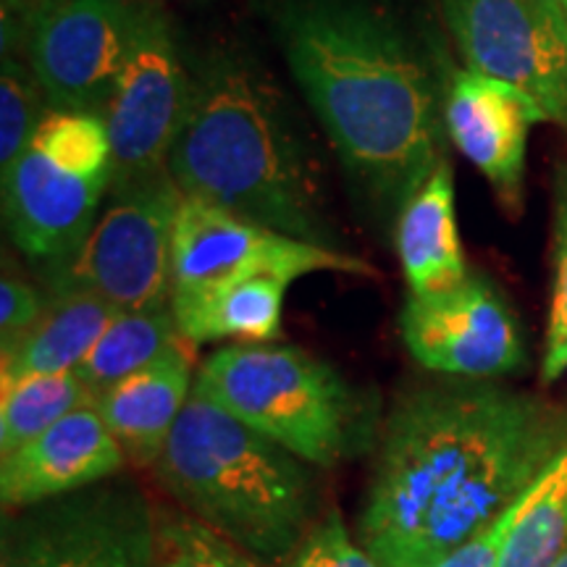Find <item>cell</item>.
Segmentation results:
<instances>
[{"label":"cell","mask_w":567,"mask_h":567,"mask_svg":"<svg viewBox=\"0 0 567 567\" xmlns=\"http://www.w3.org/2000/svg\"><path fill=\"white\" fill-rule=\"evenodd\" d=\"M567 450V408L460 381L415 389L389 415L360 544L379 567H436L476 538Z\"/></svg>","instance_id":"obj_1"},{"label":"cell","mask_w":567,"mask_h":567,"mask_svg":"<svg viewBox=\"0 0 567 567\" xmlns=\"http://www.w3.org/2000/svg\"><path fill=\"white\" fill-rule=\"evenodd\" d=\"M274 34L354 187L396 221L444 158V92L389 0H276Z\"/></svg>","instance_id":"obj_2"},{"label":"cell","mask_w":567,"mask_h":567,"mask_svg":"<svg viewBox=\"0 0 567 567\" xmlns=\"http://www.w3.org/2000/svg\"><path fill=\"white\" fill-rule=\"evenodd\" d=\"M166 168L184 197L342 250L321 153L274 76L245 55L213 53L193 69Z\"/></svg>","instance_id":"obj_3"},{"label":"cell","mask_w":567,"mask_h":567,"mask_svg":"<svg viewBox=\"0 0 567 567\" xmlns=\"http://www.w3.org/2000/svg\"><path fill=\"white\" fill-rule=\"evenodd\" d=\"M153 467L189 515L247 555L276 563L300 547L313 513L308 467L195 389Z\"/></svg>","instance_id":"obj_4"},{"label":"cell","mask_w":567,"mask_h":567,"mask_svg":"<svg viewBox=\"0 0 567 567\" xmlns=\"http://www.w3.org/2000/svg\"><path fill=\"white\" fill-rule=\"evenodd\" d=\"M195 392L302 463L331 467L350 450L358 415L350 386L297 347H221L197 371Z\"/></svg>","instance_id":"obj_5"},{"label":"cell","mask_w":567,"mask_h":567,"mask_svg":"<svg viewBox=\"0 0 567 567\" xmlns=\"http://www.w3.org/2000/svg\"><path fill=\"white\" fill-rule=\"evenodd\" d=\"M3 179L11 243L42 268L69 258L101 216L113 184L103 113L55 111Z\"/></svg>","instance_id":"obj_6"},{"label":"cell","mask_w":567,"mask_h":567,"mask_svg":"<svg viewBox=\"0 0 567 567\" xmlns=\"http://www.w3.org/2000/svg\"><path fill=\"white\" fill-rule=\"evenodd\" d=\"M182 197L168 172L111 187L87 239L69 258L42 268L45 295H95L118 310L172 302V243Z\"/></svg>","instance_id":"obj_7"},{"label":"cell","mask_w":567,"mask_h":567,"mask_svg":"<svg viewBox=\"0 0 567 567\" xmlns=\"http://www.w3.org/2000/svg\"><path fill=\"white\" fill-rule=\"evenodd\" d=\"M193 97V69L182 59L172 24L140 0L124 66L103 118L113 147V184H137L168 172V155Z\"/></svg>","instance_id":"obj_8"},{"label":"cell","mask_w":567,"mask_h":567,"mask_svg":"<svg viewBox=\"0 0 567 567\" xmlns=\"http://www.w3.org/2000/svg\"><path fill=\"white\" fill-rule=\"evenodd\" d=\"M313 274L371 276L373 266L352 252L305 243L218 205L182 197L172 243V297L252 276L292 284Z\"/></svg>","instance_id":"obj_9"},{"label":"cell","mask_w":567,"mask_h":567,"mask_svg":"<svg viewBox=\"0 0 567 567\" xmlns=\"http://www.w3.org/2000/svg\"><path fill=\"white\" fill-rule=\"evenodd\" d=\"M465 69L507 82L567 126V19L542 0H444Z\"/></svg>","instance_id":"obj_10"},{"label":"cell","mask_w":567,"mask_h":567,"mask_svg":"<svg viewBox=\"0 0 567 567\" xmlns=\"http://www.w3.org/2000/svg\"><path fill=\"white\" fill-rule=\"evenodd\" d=\"M140 0H59L27 30L34 80L55 111L103 113L124 66Z\"/></svg>","instance_id":"obj_11"},{"label":"cell","mask_w":567,"mask_h":567,"mask_svg":"<svg viewBox=\"0 0 567 567\" xmlns=\"http://www.w3.org/2000/svg\"><path fill=\"white\" fill-rule=\"evenodd\" d=\"M400 326L410 354L436 373L478 381L526 360L513 310L481 276H467L450 292L408 295Z\"/></svg>","instance_id":"obj_12"},{"label":"cell","mask_w":567,"mask_h":567,"mask_svg":"<svg viewBox=\"0 0 567 567\" xmlns=\"http://www.w3.org/2000/svg\"><path fill=\"white\" fill-rule=\"evenodd\" d=\"M27 567H158L155 520L130 488L74 494L13 538Z\"/></svg>","instance_id":"obj_13"},{"label":"cell","mask_w":567,"mask_h":567,"mask_svg":"<svg viewBox=\"0 0 567 567\" xmlns=\"http://www.w3.org/2000/svg\"><path fill=\"white\" fill-rule=\"evenodd\" d=\"M538 122H547L542 109L513 84L473 69L452 71L446 80V137L486 176L513 216L523 208L528 132Z\"/></svg>","instance_id":"obj_14"},{"label":"cell","mask_w":567,"mask_h":567,"mask_svg":"<svg viewBox=\"0 0 567 567\" xmlns=\"http://www.w3.org/2000/svg\"><path fill=\"white\" fill-rule=\"evenodd\" d=\"M124 463V450L101 413L95 405H84L0 457V499L6 509L59 499L113 476Z\"/></svg>","instance_id":"obj_15"},{"label":"cell","mask_w":567,"mask_h":567,"mask_svg":"<svg viewBox=\"0 0 567 567\" xmlns=\"http://www.w3.org/2000/svg\"><path fill=\"white\" fill-rule=\"evenodd\" d=\"M193 347L189 342L176 344L92 402L124 455L134 463L155 465L193 396L197 379Z\"/></svg>","instance_id":"obj_16"},{"label":"cell","mask_w":567,"mask_h":567,"mask_svg":"<svg viewBox=\"0 0 567 567\" xmlns=\"http://www.w3.org/2000/svg\"><path fill=\"white\" fill-rule=\"evenodd\" d=\"M394 247L408 295L450 292L471 276L457 231L455 176L446 161L400 210L394 221Z\"/></svg>","instance_id":"obj_17"},{"label":"cell","mask_w":567,"mask_h":567,"mask_svg":"<svg viewBox=\"0 0 567 567\" xmlns=\"http://www.w3.org/2000/svg\"><path fill=\"white\" fill-rule=\"evenodd\" d=\"M289 284L276 276H252L213 284L208 289L172 297L179 334L189 344L224 342L268 344L281 334L284 297Z\"/></svg>","instance_id":"obj_18"},{"label":"cell","mask_w":567,"mask_h":567,"mask_svg":"<svg viewBox=\"0 0 567 567\" xmlns=\"http://www.w3.org/2000/svg\"><path fill=\"white\" fill-rule=\"evenodd\" d=\"M124 310L95 295H45V310L27 334L3 347V384L30 375L74 373Z\"/></svg>","instance_id":"obj_19"},{"label":"cell","mask_w":567,"mask_h":567,"mask_svg":"<svg viewBox=\"0 0 567 567\" xmlns=\"http://www.w3.org/2000/svg\"><path fill=\"white\" fill-rule=\"evenodd\" d=\"M187 342L179 334V326L172 313V305L147 310H124L113 318L84 363L76 368V375L87 392L101 396L105 389L130 379L155 360L163 358L176 344Z\"/></svg>","instance_id":"obj_20"},{"label":"cell","mask_w":567,"mask_h":567,"mask_svg":"<svg viewBox=\"0 0 567 567\" xmlns=\"http://www.w3.org/2000/svg\"><path fill=\"white\" fill-rule=\"evenodd\" d=\"M567 549V450L520 496L499 567H551Z\"/></svg>","instance_id":"obj_21"},{"label":"cell","mask_w":567,"mask_h":567,"mask_svg":"<svg viewBox=\"0 0 567 567\" xmlns=\"http://www.w3.org/2000/svg\"><path fill=\"white\" fill-rule=\"evenodd\" d=\"M92 394L76 373L30 375V379L3 384L0 400V457L11 455L32 439L45 434L51 425L84 405Z\"/></svg>","instance_id":"obj_22"},{"label":"cell","mask_w":567,"mask_h":567,"mask_svg":"<svg viewBox=\"0 0 567 567\" xmlns=\"http://www.w3.org/2000/svg\"><path fill=\"white\" fill-rule=\"evenodd\" d=\"M51 113L45 92L34 80L30 63L17 55H3L0 71V176L13 168L21 153L30 147L40 124Z\"/></svg>","instance_id":"obj_23"},{"label":"cell","mask_w":567,"mask_h":567,"mask_svg":"<svg viewBox=\"0 0 567 567\" xmlns=\"http://www.w3.org/2000/svg\"><path fill=\"white\" fill-rule=\"evenodd\" d=\"M158 567H264L229 538L193 515H172L155 523Z\"/></svg>","instance_id":"obj_24"},{"label":"cell","mask_w":567,"mask_h":567,"mask_svg":"<svg viewBox=\"0 0 567 567\" xmlns=\"http://www.w3.org/2000/svg\"><path fill=\"white\" fill-rule=\"evenodd\" d=\"M567 371V166L557 172L555 187V284H551L544 381H557Z\"/></svg>","instance_id":"obj_25"},{"label":"cell","mask_w":567,"mask_h":567,"mask_svg":"<svg viewBox=\"0 0 567 567\" xmlns=\"http://www.w3.org/2000/svg\"><path fill=\"white\" fill-rule=\"evenodd\" d=\"M284 567H379L365 549L354 547L347 536L342 517L331 513L313 530H308L300 547L287 557Z\"/></svg>","instance_id":"obj_26"},{"label":"cell","mask_w":567,"mask_h":567,"mask_svg":"<svg viewBox=\"0 0 567 567\" xmlns=\"http://www.w3.org/2000/svg\"><path fill=\"white\" fill-rule=\"evenodd\" d=\"M45 310V295L19 276H3L0 281V347L17 342L32 329Z\"/></svg>","instance_id":"obj_27"},{"label":"cell","mask_w":567,"mask_h":567,"mask_svg":"<svg viewBox=\"0 0 567 567\" xmlns=\"http://www.w3.org/2000/svg\"><path fill=\"white\" fill-rule=\"evenodd\" d=\"M517 515H520V499L507 509L499 520H494L476 538L463 544V547L444 557L436 567H499L502 549H505L509 530H513Z\"/></svg>","instance_id":"obj_28"},{"label":"cell","mask_w":567,"mask_h":567,"mask_svg":"<svg viewBox=\"0 0 567 567\" xmlns=\"http://www.w3.org/2000/svg\"><path fill=\"white\" fill-rule=\"evenodd\" d=\"M55 3H59V0H3V51L11 42L9 53H13V48H17L19 42H24L32 21Z\"/></svg>","instance_id":"obj_29"},{"label":"cell","mask_w":567,"mask_h":567,"mask_svg":"<svg viewBox=\"0 0 567 567\" xmlns=\"http://www.w3.org/2000/svg\"><path fill=\"white\" fill-rule=\"evenodd\" d=\"M0 567H27L24 559H21L17 544H13V538L6 536L3 538V555H0Z\"/></svg>","instance_id":"obj_30"},{"label":"cell","mask_w":567,"mask_h":567,"mask_svg":"<svg viewBox=\"0 0 567 567\" xmlns=\"http://www.w3.org/2000/svg\"><path fill=\"white\" fill-rule=\"evenodd\" d=\"M542 3L555 13H559L563 19H567V0H542Z\"/></svg>","instance_id":"obj_31"},{"label":"cell","mask_w":567,"mask_h":567,"mask_svg":"<svg viewBox=\"0 0 567 567\" xmlns=\"http://www.w3.org/2000/svg\"><path fill=\"white\" fill-rule=\"evenodd\" d=\"M551 567H567V549L563 551V555H559V559Z\"/></svg>","instance_id":"obj_32"}]
</instances>
